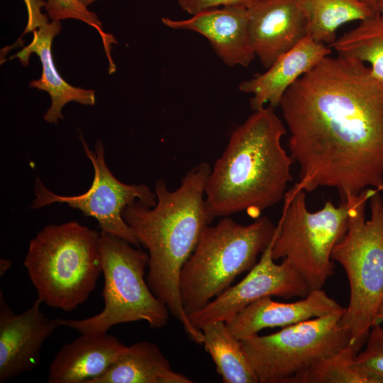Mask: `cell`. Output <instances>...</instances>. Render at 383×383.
I'll return each instance as SVG.
<instances>
[{"instance_id": "6da1fadb", "label": "cell", "mask_w": 383, "mask_h": 383, "mask_svg": "<svg viewBox=\"0 0 383 383\" xmlns=\"http://www.w3.org/2000/svg\"><path fill=\"white\" fill-rule=\"evenodd\" d=\"M279 106L298 188H335L342 201L368 188L383 190V80L365 63L326 57Z\"/></svg>"}, {"instance_id": "7a4b0ae2", "label": "cell", "mask_w": 383, "mask_h": 383, "mask_svg": "<svg viewBox=\"0 0 383 383\" xmlns=\"http://www.w3.org/2000/svg\"><path fill=\"white\" fill-rule=\"evenodd\" d=\"M211 169L201 162L182 178L174 191L155 182L157 203L148 207L135 201L123 211L139 244L148 252L147 282L153 294L181 323L191 340L201 345L203 334L189 321L179 292L181 270L204 230L215 218L205 198Z\"/></svg>"}, {"instance_id": "3957f363", "label": "cell", "mask_w": 383, "mask_h": 383, "mask_svg": "<svg viewBox=\"0 0 383 383\" xmlns=\"http://www.w3.org/2000/svg\"><path fill=\"white\" fill-rule=\"evenodd\" d=\"M287 130L269 106L255 111L231 133L208 178L205 198L216 217L245 211L254 218L284 199L292 179Z\"/></svg>"}, {"instance_id": "277c9868", "label": "cell", "mask_w": 383, "mask_h": 383, "mask_svg": "<svg viewBox=\"0 0 383 383\" xmlns=\"http://www.w3.org/2000/svg\"><path fill=\"white\" fill-rule=\"evenodd\" d=\"M381 190L368 188L350 203L349 222L335 245L332 259L344 269L350 300L340 323L357 352L364 346L383 301V199Z\"/></svg>"}, {"instance_id": "5b68a950", "label": "cell", "mask_w": 383, "mask_h": 383, "mask_svg": "<svg viewBox=\"0 0 383 383\" xmlns=\"http://www.w3.org/2000/svg\"><path fill=\"white\" fill-rule=\"evenodd\" d=\"M99 237L77 221L48 225L38 232L23 261L38 299L70 312L89 299L102 274Z\"/></svg>"}, {"instance_id": "8992f818", "label": "cell", "mask_w": 383, "mask_h": 383, "mask_svg": "<svg viewBox=\"0 0 383 383\" xmlns=\"http://www.w3.org/2000/svg\"><path fill=\"white\" fill-rule=\"evenodd\" d=\"M277 226L266 216L242 225L228 216L202 232L179 276V292L187 316L204 308L249 271L272 242Z\"/></svg>"}, {"instance_id": "52a82bcc", "label": "cell", "mask_w": 383, "mask_h": 383, "mask_svg": "<svg viewBox=\"0 0 383 383\" xmlns=\"http://www.w3.org/2000/svg\"><path fill=\"white\" fill-rule=\"evenodd\" d=\"M128 242L101 231L99 237L104 309L81 320L60 319L61 326L80 333H107L113 326L144 321L151 328L164 327L170 311L145 279L148 254Z\"/></svg>"}, {"instance_id": "ba28073f", "label": "cell", "mask_w": 383, "mask_h": 383, "mask_svg": "<svg viewBox=\"0 0 383 383\" xmlns=\"http://www.w3.org/2000/svg\"><path fill=\"white\" fill-rule=\"evenodd\" d=\"M272 245L276 261L286 259L301 276L310 291L322 289L334 274L332 252L345 235L350 203L335 206L328 201L318 211L306 206V192L295 184L286 192Z\"/></svg>"}, {"instance_id": "9c48e42d", "label": "cell", "mask_w": 383, "mask_h": 383, "mask_svg": "<svg viewBox=\"0 0 383 383\" xmlns=\"http://www.w3.org/2000/svg\"><path fill=\"white\" fill-rule=\"evenodd\" d=\"M344 309L240 340L258 382L289 383L350 345V334L340 323Z\"/></svg>"}, {"instance_id": "30bf717a", "label": "cell", "mask_w": 383, "mask_h": 383, "mask_svg": "<svg viewBox=\"0 0 383 383\" xmlns=\"http://www.w3.org/2000/svg\"><path fill=\"white\" fill-rule=\"evenodd\" d=\"M80 140L87 157L91 161L94 175L90 188L77 196H61L48 189L37 177L35 198L31 209H36L53 203H65L77 209L84 215L94 218L101 231L118 237L135 247L140 244L123 217V210L135 201L148 207L157 203V196L145 184H127L120 182L109 170L105 162V149L101 140H97L91 150L84 138Z\"/></svg>"}, {"instance_id": "8fae6325", "label": "cell", "mask_w": 383, "mask_h": 383, "mask_svg": "<svg viewBox=\"0 0 383 383\" xmlns=\"http://www.w3.org/2000/svg\"><path fill=\"white\" fill-rule=\"evenodd\" d=\"M273 240L274 238L240 282L230 286L201 309L188 314L195 328L226 321L248 305L266 296L303 298L309 293L307 284L289 261L283 259L280 264L275 263L272 254Z\"/></svg>"}, {"instance_id": "7c38bea8", "label": "cell", "mask_w": 383, "mask_h": 383, "mask_svg": "<svg viewBox=\"0 0 383 383\" xmlns=\"http://www.w3.org/2000/svg\"><path fill=\"white\" fill-rule=\"evenodd\" d=\"M39 299L20 314L15 313L0 292V383L35 369L46 339L61 326L59 318L47 317Z\"/></svg>"}, {"instance_id": "4fadbf2b", "label": "cell", "mask_w": 383, "mask_h": 383, "mask_svg": "<svg viewBox=\"0 0 383 383\" xmlns=\"http://www.w3.org/2000/svg\"><path fill=\"white\" fill-rule=\"evenodd\" d=\"M248 11L250 44L267 69L308 35L303 0H256Z\"/></svg>"}, {"instance_id": "5bb4252c", "label": "cell", "mask_w": 383, "mask_h": 383, "mask_svg": "<svg viewBox=\"0 0 383 383\" xmlns=\"http://www.w3.org/2000/svg\"><path fill=\"white\" fill-rule=\"evenodd\" d=\"M248 8L225 6L200 11L185 20L162 18V22L172 29L204 36L226 65L248 67L255 57L249 40Z\"/></svg>"}, {"instance_id": "9a60e30c", "label": "cell", "mask_w": 383, "mask_h": 383, "mask_svg": "<svg viewBox=\"0 0 383 383\" xmlns=\"http://www.w3.org/2000/svg\"><path fill=\"white\" fill-rule=\"evenodd\" d=\"M343 309L344 307L320 289L310 291L306 296L294 302H277L271 296L260 299L226 323L233 335L242 340L257 335L265 328H284Z\"/></svg>"}, {"instance_id": "2e32d148", "label": "cell", "mask_w": 383, "mask_h": 383, "mask_svg": "<svg viewBox=\"0 0 383 383\" xmlns=\"http://www.w3.org/2000/svg\"><path fill=\"white\" fill-rule=\"evenodd\" d=\"M331 53V49L307 35L293 48L279 57L262 74L242 82L239 89L252 94L251 109L255 111L269 106H279L287 90L302 75Z\"/></svg>"}, {"instance_id": "e0dca14e", "label": "cell", "mask_w": 383, "mask_h": 383, "mask_svg": "<svg viewBox=\"0 0 383 383\" xmlns=\"http://www.w3.org/2000/svg\"><path fill=\"white\" fill-rule=\"evenodd\" d=\"M126 347L107 333H81L55 355L47 382L91 383L109 368Z\"/></svg>"}, {"instance_id": "ac0fdd59", "label": "cell", "mask_w": 383, "mask_h": 383, "mask_svg": "<svg viewBox=\"0 0 383 383\" xmlns=\"http://www.w3.org/2000/svg\"><path fill=\"white\" fill-rule=\"evenodd\" d=\"M61 30L60 21H51L33 31V40L10 59L18 57L21 63L28 66L30 54H36L42 65V74L38 79L30 82V88L47 91L50 96L51 105L43 116L44 120L57 124L58 119L64 118L63 106L70 101L82 105L94 106L95 91L75 87L64 80L58 73L53 62L51 47L52 40Z\"/></svg>"}, {"instance_id": "d6986e66", "label": "cell", "mask_w": 383, "mask_h": 383, "mask_svg": "<svg viewBox=\"0 0 383 383\" xmlns=\"http://www.w3.org/2000/svg\"><path fill=\"white\" fill-rule=\"evenodd\" d=\"M174 370L154 343L140 341L126 346L114 362L91 383H193Z\"/></svg>"}, {"instance_id": "ffe728a7", "label": "cell", "mask_w": 383, "mask_h": 383, "mask_svg": "<svg viewBox=\"0 0 383 383\" xmlns=\"http://www.w3.org/2000/svg\"><path fill=\"white\" fill-rule=\"evenodd\" d=\"M202 344L215 363L224 383H257V376L241 342L228 329L226 321H216L200 328Z\"/></svg>"}, {"instance_id": "44dd1931", "label": "cell", "mask_w": 383, "mask_h": 383, "mask_svg": "<svg viewBox=\"0 0 383 383\" xmlns=\"http://www.w3.org/2000/svg\"><path fill=\"white\" fill-rule=\"evenodd\" d=\"M303 3L308 35L328 45L337 39V29L343 24L377 13L362 0H303Z\"/></svg>"}, {"instance_id": "7402d4cb", "label": "cell", "mask_w": 383, "mask_h": 383, "mask_svg": "<svg viewBox=\"0 0 383 383\" xmlns=\"http://www.w3.org/2000/svg\"><path fill=\"white\" fill-rule=\"evenodd\" d=\"M328 47L339 57L359 60L383 80V13L361 21Z\"/></svg>"}, {"instance_id": "603a6c76", "label": "cell", "mask_w": 383, "mask_h": 383, "mask_svg": "<svg viewBox=\"0 0 383 383\" xmlns=\"http://www.w3.org/2000/svg\"><path fill=\"white\" fill-rule=\"evenodd\" d=\"M357 353L348 345L294 377L289 383H365L353 365Z\"/></svg>"}, {"instance_id": "cb8c5ba5", "label": "cell", "mask_w": 383, "mask_h": 383, "mask_svg": "<svg viewBox=\"0 0 383 383\" xmlns=\"http://www.w3.org/2000/svg\"><path fill=\"white\" fill-rule=\"evenodd\" d=\"M45 9L51 21L73 18L94 28L100 35L109 65V73L116 71V65L111 55V45L117 43V41L111 34L104 31L102 24L95 13L88 10L78 0H47Z\"/></svg>"}, {"instance_id": "d4e9b609", "label": "cell", "mask_w": 383, "mask_h": 383, "mask_svg": "<svg viewBox=\"0 0 383 383\" xmlns=\"http://www.w3.org/2000/svg\"><path fill=\"white\" fill-rule=\"evenodd\" d=\"M355 355L353 365L365 383H383V328L374 324L364 345Z\"/></svg>"}, {"instance_id": "484cf974", "label": "cell", "mask_w": 383, "mask_h": 383, "mask_svg": "<svg viewBox=\"0 0 383 383\" xmlns=\"http://www.w3.org/2000/svg\"><path fill=\"white\" fill-rule=\"evenodd\" d=\"M256 0H178L181 9L189 14L225 6H250Z\"/></svg>"}, {"instance_id": "4316f807", "label": "cell", "mask_w": 383, "mask_h": 383, "mask_svg": "<svg viewBox=\"0 0 383 383\" xmlns=\"http://www.w3.org/2000/svg\"><path fill=\"white\" fill-rule=\"evenodd\" d=\"M26 6L28 21L23 34L33 32L43 25L49 23L47 15L42 13L41 8L45 6L44 0H23Z\"/></svg>"}, {"instance_id": "83f0119b", "label": "cell", "mask_w": 383, "mask_h": 383, "mask_svg": "<svg viewBox=\"0 0 383 383\" xmlns=\"http://www.w3.org/2000/svg\"><path fill=\"white\" fill-rule=\"evenodd\" d=\"M382 323H383V301L376 314L374 324L375 323L381 324Z\"/></svg>"}, {"instance_id": "f1b7e54d", "label": "cell", "mask_w": 383, "mask_h": 383, "mask_svg": "<svg viewBox=\"0 0 383 383\" xmlns=\"http://www.w3.org/2000/svg\"><path fill=\"white\" fill-rule=\"evenodd\" d=\"M0 274L1 276H2L6 270L10 267V261L5 260V259H1V265H0Z\"/></svg>"}, {"instance_id": "f546056e", "label": "cell", "mask_w": 383, "mask_h": 383, "mask_svg": "<svg viewBox=\"0 0 383 383\" xmlns=\"http://www.w3.org/2000/svg\"><path fill=\"white\" fill-rule=\"evenodd\" d=\"M367 4H368L371 8H372L374 11L379 13L377 10V0H362Z\"/></svg>"}, {"instance_id": "4dcf8cb0", "label": "cell", "mask_w": 383, "mask_h": 383, "mask_svg": "<svg viewBox=\"0 0 383 383\" xmlns=\"http://www.w3.org/2000/svg\"><path fill=\"white\" fill-rule=\"evenodd\" d=\"M377 10L380 13H383V0H377Z\"/></svg>"}, {"instance_id": "1f68e13d", "label": "cell", "mask_w": 383, "mask_h": 383, "mask_svg": "<svg viewBox=\"0 0 383 383\" xmlns=\"http://www.w3.org/2000/svg\"><path fill=\"white\" fill-rule=\"evenodd\" d=\"M82 5H84L85 7H87L89 5H90L92 2L97 1V0H78Z\"/></svg>"}]
</instances>
